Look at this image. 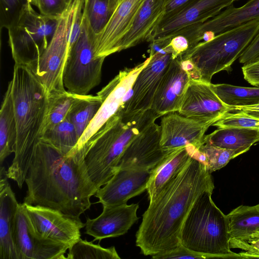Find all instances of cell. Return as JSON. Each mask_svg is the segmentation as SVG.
I'll return each mask as SVG.
<instances>
[{"label":"cell","instance_id":"6da1fadb","mask_svg":"<svg viewBox=\"0 0 259 259\" xmlns=\"http://www.w3.org/2000/svg\"><path fill=\"white\" fill-rule=\"evenodd\" d=\"M25 182L23 203L51 207L73 218L90 209V199L98 190L80 151L64 155L44 141L37 146Z\"/></svg>","mask_w":259,"mask_h":259},{"label":"cell","instance_id":"7a4b0ae2","mask_svg":"<svg viewBox=\"0 0 259 259\" xmlns=\"http://www.w3.org/2000/svg\"><path fill=\"white\" fill-rule=\"evenodd\" d=\"M214 188L211 173L193 156L143 214L136 244L144 255L164 253L180 243L184 223L204 191Z\"/></svg>","mask_w":259,"mask_h":259},{"label":"cell","instance_id":"3957f363","mask_svg":"<svg viewBox=\"0 0 259 259\" xmlns=\"http://www.w3.org/2000/svg\"><path fill=\"white\" fill-rule=\"evenodd\" d=\"M11 81L17 137L14 157L7 175L22 188L45 133L49 91L26 65L15 63Z\"/></svg>","mask_w":259,"mask_h":259},{"label":"cell","instance_id":"277c9868","mask_svg":"<svg viewBox=\"0 0 259 259\" xmlns=\"http://www.w3.org/2000/svg\"><path fill=\"white\" fill-rule=\"evenodd\" d=\"M159 117L151 109L127 113L120 107L77 150L82 154L89 175L98 190L117 171L119 161L128 145Z\"/></svg>","mask_w":259,"mask_h":259},{"label":"cell","instance_id":"5b68a950","mask_svg":"<svg viewBox=\"0 0 259 259\" xmlns=\"http://www.w3.org/2000/svg\"><path fill=\"white\" fill-rule=\"evenodd\" d=\"M259 32V20H252L202 41L180 56L191 77L211 83L212 76L222 71H229Z\"/></svg>","mask_w":259,"mask_h":259},{"label":"cell","instance_id":"8992f818","mask_svg":"<svg viewBox=\"0 0 259 259\" xmlns=\"http://www.w3.org/2000/svg\"><path fill=\"white\" fill-rule=\"evenodd\" d=\"M212 189L197 198L183 225L180 243L190 250L212 258H242L231 250L228 222L211 198Z\"/></svg>","mask_w":259,"mask_h":259},{"label":"cell","instance_id":"52a82bcc","mask_svg":"<svg viewBox=\"0 0 259 259\" xmlns=\"http://www.w3.org/2000/svg\"><path fill=\"white\" fill-rule=\"evenodd\" d=\"M32 6L26 2L7 29L15 63L33 68L52 38L59 19L38 13Z\"/></svg>","mask_w":259,"mask_h":259},{"label":"cell","instance_id":"ba28073f","mask_svg":"<svg viewBox=\"0 0 259 259\" xmlns=\"http://www.w3.org/2000/svg\"><path fill=\"white\" fill-rule=\"evenodd\" d=\"M95 37L83 14L80 35L69 50L63 70L64 85L69 92L87 95L101 82L105 58L95 56Z\"/></svg>","mask_w":259,"mask_h":259},{"label":"cell","instance_id":"9c48e42d","mask_svg":"<svg viewBox=\"0 0 259 259\" xmlns=\"http://www.w3.org/2000/svg\"><path fill=\"white\" fill-rule=\"evenodd\" d=\"M73 6V0H70L47 48L32 68L50 93L65 90L63 73L69 52V32Z\"/></svg>","mask_w":259,"mask_h":259},{"label":"cell","instance_id":"30bf717a","mask_svg":"<svg viewBox=\"0 0 259 259\" xmlns=\"http://www.w3.org/2000/svg\"><path fill=\"white\" fill-rule=\"evenodd\" d=\"M150 57L133 68H125L97 95L102 104L97 114L80 137L75 147L70 152L80 149L85 143L114 115L128 99L134 83L140 73L149 62Z\"/></svg>","mask_w":259,"mask_h":259},{"label":"cell","instance_id":"8fae6325","mask_svg":"<svg viewBox=\"0 0 259 259\" xmlns=\"http://www.w3.org/2000/svg\"><path fill=\"white\" fill-rule=\"evenodd\" d=\"M238 0H193L178 11L163 16L147 41L165 39L188 26L202 23L219 14Z\"/></svg>","mask_w":259,"mask_h":259},{"label":"cell","instance_id":"7c38bea8","mask_svg":"<svg viewBox=\"0 0 259 259\" xmlns=\"http://www.w3.org/2000/svg\"><path fill=\"white\" fill-rule=\"evenodd\" d=\"M14 239L19 259H64L69 247L37 233L24 203H19L15 218Z\"/></svg>","mask_w":259,"mask_h":259},{"label":"cell","instance_id":"4fadbf2b","mask_svg":"<svg viewBox=\"0 0 259 259\" xmlns=\"http://www.w3.org/2000/svg\"><path fill=\"white\" fill-rule=\"evenodd\" d=\"M153 54L147 65L138 75L130 98L120 107L125 112L137 113L150 109L155 93L167 66L175 59L165 47Z\"/></svg>","mask_w":259,"mask_h":259},{"label":"cell","instance_id":"5bb4252c","mask_svg":"<svg viewBox=\"0 0 259 259\" xmlns=\"http://www.w3.org/2000/svg\"><path fill=\"white\" fill-rule=\"evenodd\" d=\"M24 204L34 229L42 236L69 248L81 239L80 230L85 224L80 218L70 217L51 207Z\"/></svg>","mask_w":259,"mask_h":259},{"label":"cell","instance_id":"9a60e30c","mask_svg":"<svg viewBox=\"0 0 259 259\" xmlns=\"http://www.w3.org/2000/svg\"><path fill=\"white\" fill-rule=\"evenodd\" d=\"M211 83L191 78L178 112L213 124L226 113L232 111L215 93Z\"/></svg>","mask_w":259,"mask_h":259},{"label":"cell","instance_id":"2e32d148","mask_svg":"<svg viewBox=\"0 0 259 259\" xmlns=\"http://www.w3.org/2000/svg\"><path fill=\"white\" fill-rule=\"evenodd\" d=\"M175 151H165L161 148L160 126L155 122L126 148L119 161L117 170L151 171Z\"/></svg>","mask_w":259,"mask_h":259},{"label":"cell","instance_id":"e0dca14e","mask_svg":"<svg viewBox=\"0 0 259 259\" xmlns=\"http://www.w3.org/2000/svg\"><path fill=\"white\" fill-rule=\"evenodd\" d=\"M212 123L190 118L178 112L162 116L160 144L165 151H175L189 145L197 148L203 144L205 133Z\"/></svg>","mask_w":259,"mask_h":259},{"label":"cell","instance_id":"ac0fdd59","mask_svg":"<svg viewBox=\"0 0 259 259\" xmlns=\"http://www.w3.org/2000/svg\"><path fill=\"white\" fill-rule=\"evenodd\" d=\"M191 78L179 57L172 60L162 76L151 109L159 117L178 112Z\"/></svg>","mask_w":259,"mask_h":259},{"label":"cell","instance_id":"d6986e66","mask_svg":"<svg viewBox=\"0 0 259 259\" xmlns=\"http://www.w3.org/2000/svg\"><path fill=\"white\" fill-rule=\"evenodd\" d=\"M145 0H121L104 29L96 35V57L105 58L120 52L121 41L130 30L136 14Z\"/></svg>","mask_w":259,"mask_h":259},{"label":"cell","instance_id":"ffe728a7","mask_svg":"<svg viewBox=\"0 0 259 259\" xmlns=\"http://www.w3.org/2000/svg\"><path fill=\"white\" fill-rule=\"evenodd\" d=\"M254 20H259V0H249L241 7L232 5L206 21L188 27L187 34L199 43L202 38L209 40L220 33Z\"/></svg>","mask_w":259,"mask_h":259},{"label":"cell","instance_id":"44dd1931","mask_svg":"<svg viewBox=\"0 0 259 259\" xmlns=\"http://www.w3.org/2000/svg\"><path fill=\"white\" fill-rule=\"evenodd\" d=\"M150 170L118 169L104 187L95 194L97 203L103 206H117L127 204L131 198L147 190Z\"/></svg>","mask_w":259,"mask_h":259},{"label":"cell","instance_id":"7402d4cb","mask_svg":"<svg viewBox=\"0 0 259 259\" xmlns=\"http://www.w3.org/2000/svg\"><path fill=\"white\" fill-rule=\"evenodd\" d=\"M103 207L98 217L88 218L85 223V233L94 238L93 242L124 235L139 219L138 203Z\"/></svg>","mask_w":259,"mask_h":259},{"label":"cell","instance_id":"603a6c76","mask_svg":"<svg viewBox=\"0 0 259 259\" xmlns=\"http://www.w3.org/2000/svg\"><path fill=\"white\" fill-rule=\"evenodd\" d=\"M7 170L0 171V259H19L14 239L15 218L19 203L9 182Z\"/></svg>","mask_w":259,"mask_h":259},{"label":"cell","instance_id":"cb8c5ba5","mask_svg":"<svg viewBox=\"0 0 259 259\" xmlns=\"http://www.w3.org/2000/svg\"><path fill=\"white\" fill-rule=\"evenodd\" d=\"M163 15V0H145L137 11L130 30L121 41L120 51L147 41Z\"/></svg>","mask_w":259,"mask_h":259},{"label":"cell","instance_id":"d4e9b609","mask_svg":"<svg viewBox=\"0 0 259 259\" xmlns=\"http://www.w3.org/2000/svg\"><path fill=\"white\" fill-rule=\"evenodd\" d=\"M231 248H240L245 243L259 237V207L240 205L227 215Z\"/></svg>","mask_w":259,"mask_h":259},{"label":"cell","instance_id":"484cf974","mask_svg":"<svg viewBox=\"0 0 259 259\" xmlns=\"http://www.w3.org/2000/svg\"><path fill=\"white\" fill-rule=\"evenodd\" d=\"M192 145L178 149L151 170L146 190L150 202L156 198L188 163L192 156Z\"/></svg>","mask_w":259,"mask_h":259},{"label":"cell","instance_id":"4316f807","mask_svg":"<svg viewBox=\"0 0 259 259\" xmlns=\"http://www.w3.org/2000/svg\"><path fill=\"white\" fill-rule=\"evenodd\" d=\"M259 141V130L238 127L218 128L205 135L203 143L237 151L241 154Z\"/></svg>","mask_w":259,"mask_h":259},{"label":"cell","instance_id":"83f0119b","mask_svg":"<svg viewBox=\"0 0 259 259\" xmlns=\"http://www.w3.org/2000/svg\"><path fill=\"white\" fill-rule=\"evenodd\" d=\"M10 81L5 94L0 111V162L12 153L17 137L16 123L11 93Z\"/></svg>","mask_w":259,"mask_h":259},{"label":"cell","instance_id":"f1b7e54d","mask_svg":"<svg viewBox=\"0 0 259 259\" xmlns=\"http://www.w3.org/2000/svg\"><path fill=\"white\" fill-rule=\"evenodd\" d=\"M211 86L220 99L229 107L259 103V87H245L227 83H211Z\"/></svg>","mask_w":259,"mask_h":259},{"label":"cell","instance_id":"f546056e","mask_svg":"<svg viewBox=\"0 0 259 259\" xmlns=\"http://www.w3.org/2000/svg\"><path fill=\"white\" fill-rule=\"evenodd\" d=\"M102 104L98 95H81L72 107L66 118L74 126L78 136H81Z\"/></svg>","mask_w":259,"mask_h":259},{"label":"cell","instance_id":"4dcf8cb0","mask_svg":"<svg viewBox=\"0 0 259 259\" xmlns=\"http://www.w3.org/2000/svg\"><path fill=\"white\" fill-rule=\"evenodd\" d=\"M121 0H84L83 14L98 34L112 17Z\"/></svg>","mask_w":259,"mask_h":259},{"label":"cell","instance_id":"1f68e13d","mask_svg":"<svg viewBox=\"0 0 259 259\" xmlns=\"http://www.w3.org/2000/svg\"><path fill=\"white\" fill-rule=\"evenodd\" d=\"M81 96L66 90L49 92L45 132L64 120L72 107L80 99Z\"/></svg>","mask_w":259,"mask_h":259},{"label":"cell","instance_id":"d6a6232c","mask_svg":"<svg viewBox=\"0 0 259 259\" xmlns=\"http://www.w3.org/2000/svg\"><path fill=\"white\" fill-rule=\"evenodd\" d=\"M79 137L74 125L67 119L47 130L42 141L67 154L77 144Z\"/></svg>","mask_w":259,"mask_h":259},{"label":"cell","instance_id":"836d02e7","mask_svg":"<svg viewBox=\"0 0 259 259\" xmlns=\"http://www.w3.org/2000/svg\"><path fill=\"white\" fill-rule=\"evenodd\" d=\"M241 154L237 151L204 144L194 150L193 157L204 164L211 173L224 167L231 159Z\"/></svg>","mask_w":259,"mask_h":259},{"label":"cell","instance_id":"e575fe53","mask_svg":"<svg viewBox=\"0 0 259 259\" xmlns=\"http://www.w3.org/2000/svg\"><path fill=\"white\" fill-rule=\"evenodd\" d=\"M80 239L69 248L67 259H120L114 246L108 248Z\"/></svg>","mask_w":259,"mask_h":259},{"label":"cell","instance_id":"d590c367","mask_svg":"<svg viewBox=\"0 0 259 259\" xmlns=\"http://www.w3.org/2000/svg\"><path fill=\"white\" fill-rule=\"evenodd\" d=\"M212 126L218 128L238 127L259 130V113L245 111L236 113L228 112Z\"/></svg>","mask_w":259,"mask_h":259},{"label":"cell","instance_id":"8d00e7d4","mask_svg":"<svg viewBox=\"0 0 259 259\" xmlns=\"http://www.w3.org/2000/svg\"><path fill=\"white\" fill-rule=\"evenodd\" d=\"M26 0H0L1 28L7 29L18 16Z\"/></svg>","mask_w":259,"mask_h":259},{"label":"cell","instance_id":"74e56055","mask_svg":"<svg viewBox=\"0 0 259 259\" xmlns=\"http://www.w3.org/2000/svg\"><path fill=\"white\" fill-rule=\"evenodd\" d=\"M70 0H35L33 6L46 17L59 19L68 6Z\"/></svg>","mask_w":259,"mask_h":259},{"label":"cell","instance_id":"f35d334b","mask_svg":"<svg viewBox=\"0 0 259 259\" xmlns=\"http://www.w3.org/2000/svg\"><path fill=\"white\" fill-rule=\"evenodd\" d=\"M154 259L168 258H212L210 255L195 252L185 247L181 244L175 249L169 251L159 253L152 256Z\"/></svg>","mask_w":259,"mask_h":259},{"label":"cell","instance_id":"ab89813d","mask_svg":"<svg viewBox=\"0 0 259 259\" xmlns=\"http://www.w3.org/2000/svg\"><path fill=\"white\" fill-rule=\"evenodd\" d=\"M167 47L175 58L186 53L189 50L187 38L181 34H177L168 38Z\"/></svg>","mask_w":259,"mask_h":259},{"label":"cell","instance_id":"60d3db41","mask_svg":"<svg viewBox=\"0 0 259 259\" xmlns=\"http://www.w3.org/2000/svg\"><path fill=\"white\" fill-rule=\"evenodd\" d=\"M244 78L250 84L259 87V58L244 64L242 67Z\"/></svg>","mask_w":259,"mask_h":259},{"label":"cell","instance_id":"b9f144b4","mask_svg":"<svg viewBox=\"0 0 259 259\" xmlns=\"http://www.w3.org/2000/svg\"><path fill=\"white\" fill-rule=\"evenodd\" d=\"M259 58V32L239 58V62L244 64Z\"/></svg>","mask_w":259,"mask_h":259},{"label":"cell","instance_id":"7bdbcfd3","mask_svg":"<svg viewBox=\"0 0 259 259\" xmlns=\"http://www.w3.org/2000/svg\"><path fill=\"white\" fill-rule=\"evenodd\" d=\"M240 249L245 250L239 253L242 258L259 257V237L244 244Z\"/></svg>","mask_w":259,"mask_h":259},{"label":"cell","instance_id":"ee69618b","mask_svg":"<svg viewBox=\"0 0 259 259\" xmlns=\"http://www.w3.org/2000/svg\"><path fill=\"white\" fill-rule=\"evenodd\" d=\"M192 1L193 0H163V16L169 15L178 11L191 3Z\"/></svg>","mask_w":259,"mask_h":259},{"label":"cell","instance_id":"f6af8a7d","mask_svg":"<svg viewBox=\"0 0 259 259\" xmlns=\"http://www.w3.org/2000/svg\"><path fill=\"white\" fill-rule=\"evenodd\" d=\"M230 108L232 111H245L259 113V103L246 106L230 107Z\"/></svg>","mask_w":259,"mask_h":259},{"label":"cell","instance_id":"bcb514c9","mask_svg":"<svg viewBox=\"0 0 259 259\" xmlns=\"http://www.w3.org/2000/svg\"><path fill=\"white\" fill-rule=\"evenodd\" d=\"M26 2H28L29 3H30L32 5H33L35 0H26Z\"/></svg>","mask_w":259,"mask_h":259},{"label":"cell","instance_id":"7dc6e473","mask_svg":"<svg viewBox=\"0 0 259 259\" xmlns=\"http://www.w3.org/2000/svg\"><path fill=\"white\" fill-rule=\"evenodd\" d=\"M259 207V204L256 205Z\"/></svg>","mask_w":259,"mask_h":259}]
</instances>
